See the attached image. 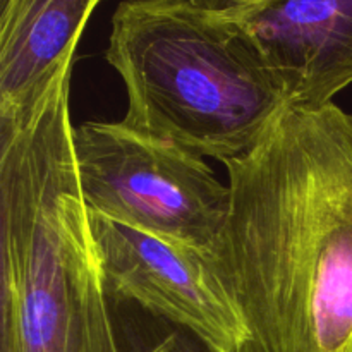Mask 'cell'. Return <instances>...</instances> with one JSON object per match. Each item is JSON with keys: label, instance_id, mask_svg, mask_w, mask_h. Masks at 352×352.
<instances>
[{"label": "cell", "instance_id": "obj_1", "mask_svg": "<svg viewBox=\"0 0 352 352\" xmlns=\"http://www.w3.org/2000/svg\"><path fill=\"white\" fill-rule=\"evenodd\" d=\"M223 165L206 254L246 329L236 352H352V113L289 103Z\"/></svg>", "mask_w": 352, "mask_h": 352}, {"label": "cell", "instance_id": "obj_2", "mask_svg": "<svg viewBox=\"0 0 352 352\" xmlns=\"http://www.w3.org/2000/svg\"><path fill=\"white\" fill-rule=\"evenodd\" d=\"M72 67L0 120V352H120L76 164Z\"/></svg>", "mask_w": 352, "mask_h": 352}, {"label": "cell", "instance_id": "obj_3", "mask_svg": "<svg viewBox=\"0 0 352 352\" xmlns=\"http://www.w3.org/2000/svg\"><path fill=\"white\" fill-rule=\"evenodd\" d=\"M105 60L126 88L122 126L222 164L289 105L236 24L191 0H122Z\"/></svg>", "mask_w": 352, "mask_h": 352}, {"label": "cell", "instance_id": "obj_4", "mask_svg": "<svg viewBox=\"0 0 352 352\" xmlns=\"http://www.w3.org/2000/svg\"><path fill=\"white\" fill-rule=\"evenodd\" d=\"M76 164L89 212L146 234L208 250L229 206V186L205 158L119 122L74 126Z\"/></svg>", "mask_w": 352, "mask_h": 352}, {"label": "cell", "instance_id": "obj_5", "mask_svg": "<svg viewBox=\"0 0 352 352\" xmlns=\"http://www.w3.org/2000/svg\"><path fill=\"white\" fill-rule=\"evenodd\" d=\"M89 215L110 299L136 302L217 351L243 346V318L206 250Z\"/></svg>", "mask_w": 352, "mask_h": 352}, {"label": "cell", "instance_id": "obj_6", "mask_svg": "<svg viewBox=\"0 0 352 352\" xmlns=\"http://www.w3.org/2000/svg\"><path fill=\"white\" fill-rule=\"evenodd\" d=\"M222 14L291 105H329L352 85V0H263Z\"/></svg>", "mask_w": 352, "mask_h": 352}, {"label": "cell", "instance_id": "obj_7", "mask_svg": "<svg viewBox=\"0 0 352 352\" xmlns=\"http://www.w3.org/2000/svg\"><path fill=\"white\" fill-rule=\"evenodd\" d=\"M102 0H0V120L40 103Z\"/></svg>", "mask_w": 352, "mask_h": 352}, {"label": "cell", "instance_id": "obj_8", "mask_svg": "<svg viewBox=\"0 0 352 352\" xmlns=\"http://www.w3.org/2000/svg\"><path fill=\"white\" fill-rule=\"evenodd\" d=\"M172 352H222L217 351L213 347H210L208 344H205L203 340H199L198 337L191 336L189 332H179L175 333V344L174 351Z\"/></svg>", "mask_w": 352, "mask_h": 352}, {"label": "cell", "instance_id": "obj_9", "mask_svg": "<svg viewBox=\"0 0 352 352\" xmlns=\"http://www.w3.org/2000/svg\"><path fill=\"white\" fill-rule=\"evenodd\" d=\"M191 2L198 3V6L205 7V9L217 10V12H226V10L254 6V3L263 2V0H191Z\"/></svg>", "mask_w": 352, "mask_h": 352}, {"label": "cell", "instance_id": "obj_10", "mask_svg": "<svg viewBox=\"0 0 352 352\" xmlns=\"http://www.w3.org/2000/svg\"><path fill=\"white\" fill-rule=\"evenodd\" d=\"M174 344H175V333H170V336L165 337L160 344H157L153 349L148 352H172L174 351Z\"/></svg>", "mask_w": 352, "mask_h": 352}]
</instances>
